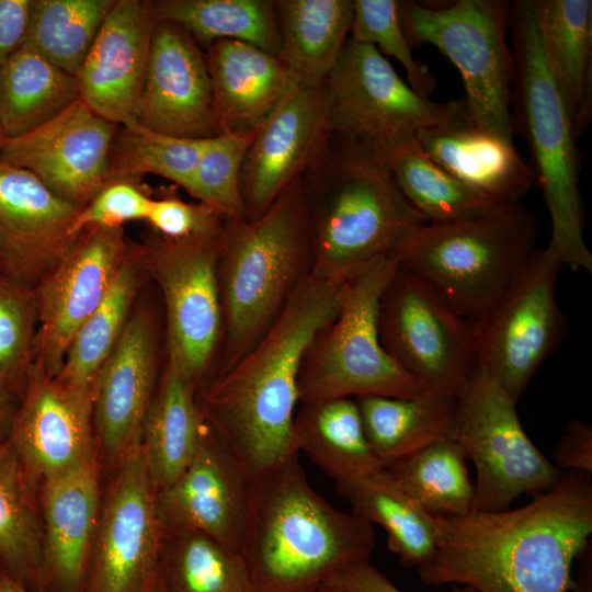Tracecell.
Listing matches in <instances>:
<instances>
[{
    "label": "cell",
    "instance_id": "f907efd6",
    "mask_svg": "<svg viewBox=\"0 0 592 592\" xmlns=\"http://www.w3.org/2000/svg\"><path fill=\"white\" fill-rule=\"evenodd\" d=\"M32 0H0V68L24 43Z\"/></svg>",
    "mask_w": 592,
    "mask_h": 592
},
{
    "label": "cell",
    "instance_id": "b9f144b4",
    "mask_svg": "<svg viewBox=\"0 0 592 592\" xmlns=\"http://www.w3.org/2000/svg\"><path fill=\"white\" fill-rule=\"evenodd\" d=\"M206 139L170 136L138 124L118 126L110 149V177L164 178L187 190Z\"/></svg>",
    "mask_w": 592,
    "mask_h": 592
},
{
    "label": "cell",
    "instance_id": "9c48e42d",
    "mask_svg": "<svg viewBox=\"0 0 592 592\" xmlns=\"http://www.w3.org/2000/svg\"><path fill=\"white\" fill-rule=\"evenodd\" d=\"M511 3L457 0L446 7L399 1L411 47L430 44L458 69L465 112L477 127L513 143L511 115L514 65L506 44Z\"/></svg>",
    "mask_w": 592,
    "mask_h": 592
},
{
    "label": "cell",
    "instance_id": "ffe728a7",
    "mask_svg": "<svg viewBox=\"0 0 592 592\" xmlns=\"http://www.w3.org/2000/svg\"><path fill=\"white\" fill-rule=\"evenodd\" d=\"M93 398L61 386L34 361L7 441L38 488L46 478L98 457Z\"/></svg>",
    "mask_w": 592,
    "mask_h": 592
},
{
    "label": "cell",
    "instance_id": "e0dca14e",
    "mask_svg": "<svg viewBox=\"0 0 592 592\" xmlns=\"http://www.w3.org/2000/svg\"><path fill=\"white\" fill-rule=\"evenodd\" d=\"M250 486L251 478L205 418L193 459L172 485L156 493L162 537L179 531H196L239 555Z\"/></svg>",
    "mask_w": 592,
    "mask_h": 592
},
{
    "label": "cell",
    "instance_id": "f35d334b",
    "mask_svg": "<svg viewBox=\"0 0 592 592\" xmlns=\"http://www.w3.org/2000/svg\"><path fill=\"white\" fill-rule=\"evenodd\" d=\"M467 459L462 444L446 437L383 468L433 515H465L476 510L475 486L468 475Z\"/></svg>",
    "mask_w": 592,
    "mask_h": 592
},
{
    "label": "cell",
    "instance_id": "ee69618b",
    "mask_svg": "<svg viewBox=\"0 0 592 592\" xmlns=\"http://www.w3.org/2000/svg\"><path fill=\"white\" fill-rule=\"evenodd\" d=\"M254 132L219 134L205 140L186 192L224 219H247L241 170Z\"/></svg>",
    "mask_w": 592,
    "mask_h": 592
},
{
    "label": "cell",
    "instance_id": "681fc988",
    "mask_svg": "<svg viewBox=\"0 0 592 592\" xmlns=\"http://www.w3.org/2000/svg\"><path fill=\"white\" fill-rule=\"evenodd\" d=\"M322 588L341 592H402L369 561L345 567L331 577ZM449 592H479L464 585Z\"/></svg>",
    "mask_w": 592,
    "mask_h": 592
},
{
    "label": "cell",
    "instance_id": "836d02e7",
    "mask_svg": "<svg viewBox=\"0 0 592 592\" xmlns=\"http://www.w3.org/2000/svg\"><path fill=\"white\" fill-rule=\"evenodd\" d=\"M352 512L380 525L405 568L421 567L435 549L437 517L414 501L384 469L335 483Z\"/></svg>",
    "mask_w": 592,
    "mask_h": 592
},
{
    "label": "cell",
    "instance_id": "4316f807",
    "mask_svg": "<svg viewBox=\"0 0 592 592\" xmlns=\"http://www.w3.org/2000/svg\"><path fill=\"white\" fill-rule=\"evenodd\" d=\"M422 149L459 182L510 206L534 185L533 169L512 141L474 125L465 109L449 122L415 133Z\"/></svg>",
    "mask_w": 592,
    "mask_h": 592
},
{
    "label": "cell",
    "instance_id": "9a60e30c",
    "mask_svg": "<svg viewBox=\"0 0 592 592\" xmlns=\"http://www.w3.org/2000/svg\"><path fill=\"white\" fill-rule=\"evenodd\" d=\"M140 442L102 494L84 592H140L160 561L162 533Z\"/></svg>",
    "mask_w": 592,
    "mask_h": 592
},
{
    "label": "cell",
    "instance_id": "816d5d0a",
    "mask_svg": "<svg viewBox=\"0 0 592 592\" xmlns=\"http://www.w3.org/2000/svg\"><path fill=\"white\" fill-rule=\"evenodd\" d=\"M577 559L580 560L578 579L572 581L571 592H592V542L589 540L581 549Z\"/></svg>",
    "mask_w": 592,
    "mask_h": 592
},
{
    "label": "cell",
    "instance_id": "f6af8a7d",
    "mask_svg": "<svg viewBox=\"0 0 592 592\" xmlns=\"http://www.w3.org/2000/svg\"><path fill=\"white\" fill-rule=\"evenodd\" d=\"M349 38L374 46L383 56L394 57L405 69L409 86L429 96L436 86L429 67L414 58L403 32L399 1L353 0Z\"/></svg>",
    "mask_w": 592,
    "mask_h": 592
},
{
    "label": "cell",
    "instance_id": "4dcf8cb0",
    "mask_svg": "<svg viewBox=\"0 0 592 592\" xmlns=\"http://www.w3.org/2000/svg\"><path fill=\"white\" fill-rule=\"evenodd\" d=\"M277 57L298 86L322 87L349 39L353 0H274Z\"/></svg>",
    "mask_w": 592,
    "mask_h": 592
},
{
    "label": "cell",
    "instance_id": "5bb4252c",
    "mask_svg": "<svg viewBox=\"0 0 592 592\" xmlns=\"http://www.w3.org/2000/svg\"><path fill=\"white\" fill-rule=\"evenodd\" d=\"M323 93L327 132L373 145L445 124L465 109L464 101L418 93L374 46L350 38Z\"/></svg>",
    "mask_w": 592,
    "mask_h": 592
},
{
    "label": "cell",
    "instance_id": "d4e9b609",
    "mask_svg": "<svg viewBox=\"0 0 592 592\" xmlns=\"http://www.w3.org/2000/svg\"><path fill=\"white\" fill-rule=\"evenodd\" d=\"M98 457L43 480V592H84L102 490Z\"/></svg>",
    "mask_w": 592,
    "mask_h": 592
},
{
    "label": "cell",
    "instance_id": "d590c367",
    "mask_svg": "<svg viewBox=\"0 0 592 592\" xmlns=\"http://www.w3.org/2000/svg\"><path fill=\"white\" fill-rule=\"evenodd\" d=\"M44 533L39 488L13 447L0 441V570L30 592H43Z\"/></svg>",
    "mask_w": 592,
    "mask_h": 592
},
{
    "label": "cell",
    "instance_id": "7c38bea8",
    "mask_svg": "<svg viewBox=\"0 0 592 592\" xmlns=\"http://www.w3.org/2000/svg\"><path fill=\"white\" fill-rule=\"evenodd\" d=\"M457 399L454 439L476 466V510L503 511L521 494L539 496L563 473L532 443L514 401L490 376L475 369Z\"/></svg>",
    "mask_w": 592,
    "mask_h": 592
},
{
    "label": "cell",
    "instance_id": "11a10c76",
    "mask_svg": "<svg viewBox=\"0 0 592 592\" xmlns=\"http://www.w3.org/2000/svg\"><path fill=\"white\" fill-rule=\"evenodd\" d=\"M0 592H30L0 570Z\"/></svg>",
    "mask_w": 592,
    "mask_h": 592
},
{
    "label": "cell",
    "instance_id": "8d00e7d4",
    "mask_svg": "<svg viewBox=\"0 0 592 592\" xmlns=\"http://www.w3.org/2000/svg\"><path fill=\"white\" fill-rule=\"evenodd\" d=\"M79 98L75 75L25 45L0 68V123L7 139L33 132Z\"/></svg>",
    "mask_w": 592,
    "mask_h": 592
},
{
    "label": "cell",
    "instance_id": "7a4b0ae2",
    "mask_svg": "<svg viewBox=\"0 0 592 592\" xmlns=\"http://www.w3.org/2000/svg\"><path fill=\"white\" fill-rule=\"evenodd\" d=\"M341 285L307 277L258 343L196 394L204 417L250 478L297 453L300 363L315 335L337 316Z\"/></svg>",
    "mask_w": 592,
    "mask_h": 592
},
{
    "label": "cell",
    "instance_id": "603a6c76",
    "mask_svg": "<svg viewBox=\"0 0 592 592\" xmlns=\"http://www.w3.org/2000/svg\"><path fill=\"white\" fill-rule=\"evenodd\" d=\"M157 21L150 0H116L76 75L80 99L118 126L137 124Z\"/></svg>",
    "mask_w": 592,
    "mask_h": 592
},
{
    "label": "cell",
    "instance_id": "52a82bcc",
    "mask_svg": "<svg viewBox=\"0 0 592 592\" xmlns=\"http://www.w3.org/2000/svg\"><path fill=\"white\" fill-rule=\"evenodd\" d=\"M537 237L536 216L519 203L476 218L420 225L392 257L477 323L520 274Z\"/></svg>",
    "mask_w": 592,
    "mask_h": 592
},
{
    "label": "cell",
    "instance_id": "f1b7e54d",
    "mask_svg": "<svg viewBox=\"0 0 592 592\" xmlns=\"http://www.w3.org/2000/svg\"><path fill=\"white\" fill-rule=\"evenodd\" d=\"M149 277L143 244L130 242L105 297L78 329L62 367L54 377L61 386L94 395L98 376L122 335L135 308L137 295Z\"/></svg>",
    "mask_w": 592,
    "mask_h": 592
},
{
    "label": "cell",
    "instance_id": "74e56055",
    "mask_svg": "<svg viewBox=\"0 0 592 592\" xmlns=\"http://www.w3.org/2000/svg\"><path fill=\"white\" fill-rule=\"evenodd\" d=\"M157 20L182 26L206 50L221 39L277 55L280 30L274 0H150Z\"/></svg>",
    "mask_w": 592,
    "mask_h": 592
},
{
    "label": "cell",
    "instance_id": "cb8c5ba5",
    "mask_svg": "<svg viewBox=\"0 0 592 592\" xmlns=\"http://www.w3.org/2000/svg\"><path fill=\"white\" fill-rule=\"evenodd\" d=\"M79 207L26 170L0 162V258L3 273L34 287L69 250Z\"/></svg>",
    "mask_w": 592,
    "mask_h": 592
},
{
    "label": "cell",
    "instance_id": "3957f363",
    "mask_svg": "<svg viewBox=\"0 0 592 592\" xmlns=\"http://www.w3.org/2000/svg\"><path fill=\"white\" fill-rule=\"evenodd\" d=\"M375 544L373 524L311 487L298 453L251 478L239 551L249 592H318L345 567L369 561Z\"/></svg>",
    "mask_w": 592,
    "mask_h": 592
},
{
    "label": "cell",
    "instance_id": "db71d44e",
    "mask_svg": "<svg viewBox=\"0 0 592 592\" xmlns=\"http://www.w3.org/2000/svg\"><path fill=\"white\" fill-rule=\"evenodd\" d=\"M140 592H167L164 580L160 570V565Z\"/></svg>",
    "mask_w": 592,
    "mask_h": 592
},
{
    "label": "cell",
    "instance_id": "ab89813d",
    "mask_svg": "<svg viewBox=\"0 0 592 592\" xmlns=\"http://www.w3.org/2000/svg\"><path fill=\"white\" fill-rule=\"evenodd\" d=\"M116 0H32L23 45L77 75Z\"/></svg>",
    "mask_w": 592,
    "mask_h": 592
},
{
    "label": "cell",
    "instance_id": "ac0fdd59",
    "mask_svg": "<svg viewBox=\"0 0 592 592\" xmlns=\"http://www.w3.org/2000/svg\"><path fill=\"white\" fill-rule=\"evenodd\" d=\"M117 128L79 98L33 132L7 139L0 162L29 171L81 208L111 181L110 149Z\"/></svg>",
    "mask_w": 592,
    "mask_h": 592
},
{
    "label": "cell",
    "instance_id": "44dd1931",
    "mask_svg": "<svg viewBox=\"0 0 592 592\" xmlns=\"http://www.w3.org/2000/svg\"><path fill=\"white\" fill-rule=\"evenodd\" d=\"M137 124L181 138L217 135L205 50L177 23H156Z\"/></svg>",
    "mask_w": 592,
    "mask_h": 592
},
{
    "label": "cell",
    "instance_id": "83f0119b",
    "mask_svg": "<svg viewBox=\"0 0 592 592\" xmlns=\"http://www.w3.org/2000/svg\"><path fill=\"white\" fill-rule=\"evenodd\" d=\"M533 8L546 59L579 137L592 117V1L533 0Z\"/></svg>",
    "mask_w": 592,
    "mask_h": 592
},
{
    "label": "cell",
    "instance_id": "6da1fadb",
    "mask_svg": "<svg viewBox=\"0 0 592 592\" xmlns=\"http://www.w3.org/2000/svg\"><path fill=\"white\" fill-rule=\"evenodd\" d=\"M425 584L457 583L479 592H569L571 566L592 534L591 474L563 473L519 509L436 516Z\"/></svg>",
    "mask_w": 592,
    "mask_h": 592
},
{
    "label": "cell",
    "instance_id": "4fadbf2b",
    "mask_svg": "<svg viewBox=\"0 0 592 592\" xmlns=\"http://www.w3.org/2000/svg\"><path fill=\"white\" fill-rule=\"evenodd\" d=\"M561 267L547 247L535 249L494 307L474 323L476 368L516 402L567 332L556 298Z\"/></svg>",
    "mask_w": 592,
    "mask_h": 592
},
{
    "label": "cell",
    "instance_id": "ba28073f",
    "mask_svg": "<svg viewBox=\"0 0 592 592\" xmlns=\"http://www.w3.org/2000/svg\"><path fill=\"white\" fill-rule=\"evenodd\" d=\"M397 267L394 257H380L342 282L337 316L315 335L303 356L299 403L352 396L414 398L431 392L379 341V299Z\"/></svg>",
    "mask_w": 592,
    "mask_h": 592
},
{
    "label": "cell",
    "instance_id": "277c9868",
    "mask_svg": "<svg viewBox=\"0 0 592 592\" xmlns=\"http://www.w3.org/2000/svg\"><path fill=\"white\" fill-rule=\"evenodd\" d=\"M301 182L312 232L311 276L322 281L341 283L368 262L392 257L426 223L371 143L329 134Z\"/></svg>",
    "mask_w": 592,
    "mask_h": 592
},
{
    "label": "cell",
    "instance_id": "8fae6325",
    "mask_svg": "<svg viewBox=\"0 0 592 592\" xmlns=\"http://www.w3.org/2000/svg\"><path fill=\"white\" fill-rule=\"evenodd\" d=\"M377 329L387 354L434 394L458 397L476 369L474 323L400 266L382 293Z\"/></svg>",
    "mask_w": 592,
    "mask_h": 592
},
{
    "label": "cell",
    "instance_id": "e575fe53",
    "mask_svg": "<svg viewBox=\"0 0 592 592\" xmlns=\"http://www.w3.org/2000/svg\"><path fill=\"white\" fill-rule=\"evenodd\" d=\"M368 444L383 464L403 458L455 433L456 397L428 392L414 398H354Z\"/></svg>",
    "mask_w": 592,
    "mask_h": 592
},
{
    "label": "cell",
    "instance_id": "d6986e66",
    "mask_svg": "<svg viewBox=\"0 0 592 592\" xmlns=\"http://www.w3.org/2000/svg\"><path fill=\"white\" fill-rule=\"evenodd\" d=\"M159 332L155 312L134 308L94 389L93 428L101 465L116 467L141 439L157 387Z\"/></svg>",
    "mask_w": 592,
    "mask_h": 592
},
{
    "label": "cell",
    "instance_id": "9f6ffc18",
    "mask_svg": "<svg viewBox=\"0 0 592 592\" xmlns=\"http://www.w3.org/2000/svg\"><path fill=\"white\" fill-rule=\"evenodd\" d=\"M5 141H7V138L4 136V133H3V129H2V126H1V123H0V153H1L2 149H3V146H4Z\"/></svg>",
    "mask_w": 592,
    "mask_h": 592
},
{
    "label": "cell",
    "instance_id": "f546056e",
    "mask_svg": "<svg viewBox=\"0 0 592 592\" xmlns=\"http://www.w3.org/2000/svg\"><path fill=\"white\" fill-rule=\"evenodd\" d=\"M374 146L406 201L429 224L476 218L506 207L446 172L422 149L415 134Z\"/></svg>",
    "mask_w": 592,
    "mask_h": 592
},
{
    "label": "cell",
    "instance_id": "6f0895ef",
    "mask_svg": "<svg viewBox=\"0 0 592 592\" xmlns=\"http://www.w3.org/2000/svg\"><path fill=\"white\" fill-rule=\"evenodd\" d=\"M318 592H341V591L333 590V589L321 588Z\"/></svg>",
    "mask_w": 592,
    "mask_h": 592
},
{
    "label": "cell",
    "instance_id": "7bdbcfd3",
    "mask_svg": "<svg viewBox=\"0 0 592 592\" xmlns=\"http://www.w3.org/2000/svg\"><path fill=\"white\" fill-rule=\"evenodd\" d=\"M38 327L33 287L0 274V390L21 399L35 361Z\"/></svg>",
    "mask_w": 592,
    "mask_h": 592
},
{
    "label": "cell",
    "instance_id": "1f68e13d",
    "mask_svg": "<svg viewBox=\"0 0 592 592\" xmlns=\"http://www.w3.org/2000/svg\"><path fill=\"white\" fill-rule=\"evenodd\" d=\"M205 417L196 394L166 361L146 413L140 444L155 488L172 485L193 459Z\"/></svg>",
    "mask_w": 592,
    "mask_h": 592
},
{
    "label": "cell",
    "instance_id": "30bf717a",
    "mask_svg": "<svg viewBox=\"0 0 592 592\" xmlns=\"http://www.w3.org/2000/svg\"><path fill=\"white\" fill-rule=\"evenodd\" d=\"M221 241L223 230L177 240L151 231L141 243L149 275L163 299L167 361L195 394L215 377L218 366Z\"/></svg>",
    "mask_w": 592,
    "mask_h": 592
},
{
    "label": "cell",
    "instance_id": "484cf974",
    "mask_svg": "<svg viewBox=\"0 0 592 592\" xmlns=\"http://www.w3.org/2000/svg\"><path fill=\"white\" fill-rule=\"evenodd\" d=\"M205 54L217 135L257 130L298 86L276 55L249 43L221 39Z\"/></svg>",
    "mask_w": 592,
    "mask_h": 592
},
{
    "label": "cell",
    "instance_id": "f5cc1de1",
    "mask_svg": "<svg viewBox=\"0 0 592 592\" xmlns=\"http://www.w3.org/2000/svg\"><path fill=\"white\" fill-rule=\"evenodd\" d=\"M18 402L12 396L0 390V441L8 436Z\"/></svg>",
    "mask_w": 592,
    "mask_h": 592
},
{
    "label": "cell",
    "instance_id": "680465c9",
    "mask_svg": "<svg viewBox=\"0 0 592 592\" xmlns=\"http://www.w3.org/2000/svg\"><path fill=\"white\" fill-rule=\"evenodd\" d=\"M3 273V263H2V260L0 258V274Z\"/></svg>",
    "mask_w": 592,
    "mask_h": 592
},
{
    "label": "cell",
    "instance_id": "5b68a950",
    "mask_svg": "<svg viewBox=\"0 0 592 592\" xmlns=\"http://www.w3.org/2000/svg\"><path fill=\"white\" fill-rule=\"evenodd\" d=\"M312 261L301 178L260 217L225 219L218 262L223 332L215 377L240 361L272 327L311 275Z\"/></svg>",
    "mask_w": 592,
    "mask_h": 592
},
{
    "label": "cell",
    "instance_id": "60d3db41",
    "mask_svg": "<svg viewBox=\"0 0 592 592\" xmlns=\"http://www.w3.org/2000/svg\"><path fill=\"white\" fill-rule=\"evenodd\" d=\"M159 565L167 592H249L240 556L201 532L164 535Z\"/></svg>",
    "mask_w": 592,
    "mask_h": 592
},
{
    "label": "cell",
    "instance_id": "bcb514c9",
    "mask_svg": "<svg viewBox=\"0 0 592 592\" xmlns=\"http://www.w3.org/2000/svg\"><path fill=\"white\" fill-rule=\"evenodd\" d=\"M152 201L141 180H112L79 209L72 232L77 236L89 227L123 228L128 221H146Z\"/></svg>",
    "mask_w": 592,
    "mask_h": 592
},
{
    "label": "cell",
    "instance_id": "7402d4cb",
    "mask_svg": "<svg viewBox=\"0 0 592 592\" xmlns=\"http://www.w3.org/2000/svg\"><path fill=\"white\" fill-rule=\"evenodd\" d=\"M328 136L323 86H297L255 130L247 150L241 195L248 220L304 175Z\"/></svg>",
    "mask_w": 592,
    "mask_h": 592
},
{
    "label": "cell",
    "instance_id": "c3c4849f",
    "mask_svg": "<svg viewBox=\"0 0 592 592\" xmlns=\"http://www.w3.org/2000/svg\"><path fill=\"white\" fill-rule=\"evenodd\" d=\"M555 466L563 473H592V426L579 419L568 422L553 451Z\"/></svg>",
    "mask_w": 592,
    "mask_h": 592
},
{
    "label": "cell",
    "instance_id": "2e32d148",
    "mask_svg": "<svg viewBox=\"0 0 592 592\" xmlns=\"http://www.w3.org/2000/svg\"><path fill=\"white\" fill-rule=\"evenodd\" d=\"M129 244L123 228H86L33 287L35 361L49 377L58 375L78 329L105 297Z\"/></svg>",
    "mask_w": 592,
    "mask_h": 592
},
{
    "label": "cell",
    "instance_id": "7dc6e473",
    "mask_svg": "<svg viewBox=\"0 0 592 592\" xmlns=\"http://www.w3.org/2000/svg\"><path fill=\"white\" fill-rule=\"evenodd\" d=\"M175 185L162 186L153 197L146 223L152 232L167 239H189L216 234L224 217L201 202L182 200Z\"/></svg>",
    "mask_w": 592,
    "mask_h": 592
},
{
    "label": "cell",
    "instance_id": "d6a6232c",
    "mask_svg": "<svg viewBox=\"0 0 592 592\" xmlns=\"http://www.w3.org/2000/svg\"><path fill=\"white\" fill-rule=\"evenodd\" d=\"M293 445L335 483L383 468L366 439L355 399L301 402L295 414Z\"/></svg>",
    "mask_w": 592,
    "mask_h": 592
},
{
    "label": "cell",
    "instance_id": "8992f818",
    "mask_svg": "<svg viewBox=\"0 0 592 592\" xmlns=\"http://www.w3.org/2000/svg\"><path fill=\"white\" fill-rule=\"evenodd\" d=\"M509 29L514 65L513 130L528 145L549 214L547 248L562 266L592 273V254L583 238L578 136L543 49L533 0L511 3Z\"/></svg>",
    "mask_w": 592,
    "mask_h": 592
}]
</instances>
